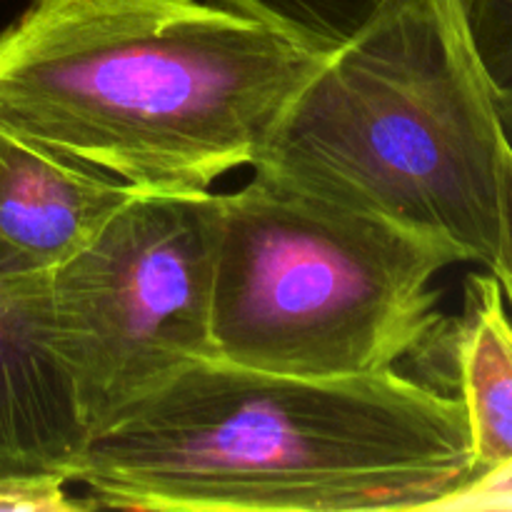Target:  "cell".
<instances>
[{"label": "cell", "instance_id": "obj_7", "mask_svg": "<svg viewBox=\"0 0 512 512\" xmlns=\"http://www.w3.org/2000/svg\"><path fill=\"white\" fill-rule=\"evenodd\" d=\"M135 193L0 123V250L15 268L50 273Z\"/></svg>", "mask_w": 512, "mask_h": 512}, {"label": "cell", "instance_id": "obj_1", "mask_svg": "<svg viewBox=\"0 0 512 512\" xmlns=\"http://www.w3.org/2000/svg\"><path fill=\"white\" fill-rule=\"evenodd\" d=\"M73 483L100 508H453L470 483L458 393L385 370L305 378L195 360L90 435Z\"/></svg>", "mask_w": 512, "mask_h": 512}, {"label": "cell", "instance_id": "obj_6", "mask_svg": "<svg viewBox=\"0 0 512 512\" xmlns=\"http://www.w3.org/2000/svg\"><path fill=\"white\" fill-rule=\"evenodd\" d=\"M88 443L48 325V273L0 250V510L63 508Z\"/></svg>", "mask_w": 512, "mask_h": 512}, {"label": "cell", "instance_id": "obj_9", "mask_svg": "<svg viewBox=\"0 0 512 512\" xmlns=\"http://www.w3.org/2000/svg\"><path fill=\"white\" fill-rule=\"evenodd\" d=\"M273 25L315 53L330 55L358 38L395 0H215Z\"/></svg>", "mask_w": 512, "mask_h": 512}, {"label": "cell", "instance_id": "obj_10", "mask_svg": "<svg viewBox=\"0 0 512 512\" xmlns=\"http://www.w3.org/2000/svg\"><path fill=\"white\" fill-rule=\"evenodd\" d=\"M463 5L500 130L512 153V0H463Z\"/></svg>", "mask_w": 512, "mask_h": 512}, {"label": "cell", "instance_id": "obj_11", "mask_svg": "<svg viewBox=\"0 0 512 512\" xmlns=\"http://www.w3.org/2000/svg\"><path fill=\"white\" fill-rule=\"evenodd\" d=\"M503 270H500L498 280L503 285L505 300L512 313V153L505 145L503 148Z\"/></svg>", "mask_w": 512, "mask_h": 512}, {"label": "cell", "instance_id": "obj_4", "mask_svg": "<svg viewBox=\"0 0 512 512\" xmlns=\"http://www.w3.org/2000/svg\"><path fill=\"white\" fill-rule=\"evenodd\" d=\"M460 263L453 240L253 170L220 193L213 355L305 378L398 370L448 335L433 283Z\"/></svg>", "mask_w": 512, "mask_h": 512}, {"label": "cell", "instance_id": "obj_2", "mask_svg": "<svg viewBox=\"0 0 512 512\" xmlns=\"http://www.w3.org/2000/svg\"><path fill=\"white\" fill-rule=\"evenodd\" d=\"M325 58L205 0H28L0 30V123L138 190H210Z\"/></svg>", "mask_w": 512, "mask_h": 512}, {"label": "cell", "instance_id": "obj_3", "mask_svg": "<svg viewBox=\"0 0 512 512\" xmlns=\"http://www.w3.org/2000/svg\"><path fill=\"white\" fill-rule=\"evenodd\" d=\"M503 148L463 0H395L303 85L253 170L503 270Z\"/></svg>", "mask_w": 512, "mask_h": 512}, {"label": "cell", "instance_id": "obj_12", "mask_svg": "<svg viewBox=\"0 0 512 512\" xmlns=\"http://www.w3.org/2000/svg\"><path fill=\"white\" fill-rule=\"evenodd\" d=\"M503 505H505V508H512V488L503 495Z\"/></svg>", "mask_w": 512, "mask_h": 512}, {"label": "cell", "instance_id": "obj_5", "mask_svg": "<svg viewBox=\"0 0 512 512\" xmlns=\"http://www.w3.org/2000/svg\"><path fill=\"white\" fill-rule=\"evenodd\" d=\"M220 193L138 190L48 273V325L90 435L195 360L210 338Z\"/></svg>", "mask_w": 512, "mask_h": 512}, {"label": "cell", "instance_id": "obj_8", "mask_svg": "<svg viewBox=\"0 0 512 512\" xmlns=\"http://www.w3.org/2000/svg\"><path fill=\"white\" fill-rule=\"evenodd\" d=\"M443 350L470 433V483L453 508H470L512 483V313L493 273L465 280L463 315L450 320Z\"/></svg>", "mask_w": 512, "mask_h": 512}]
</instances>
